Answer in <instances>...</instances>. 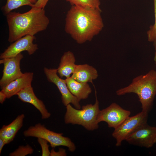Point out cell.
Masks as SVG:
<instances>
[{"mask_svg": "<svg viewBox=\"0 0 156 156\" xmlns=\"http://www.w3.org/2000/svg\"><path fill=\"white\" fill-rule=\"evenodd\" d=\"M101 10L72 5L65 18V30L76 42L92 40L104 27Z\"/></svg>", "mask_w": 156, "mask_h": 156, "instance_id": "1", "label": "cell"}, {"mask_svg": "<svg viewBox=\"0 0 156 156\" xmlns=\"http://www.w3.org/2000/svg\"><path fill=\"white\" fill-rule=\"evenodd\" d=\"M6 16L10 43L27 35L34 36L46 30L49 23L44 9L35 7L23 13L11 12Z\"/></svg>", "mask_w": 156, "mask_h": 156, "instance_id": "2", "label": "cell"}, {"mask_svg": "<svg viewBox=\"0 0 156 156\" xmlns=\"http://www.w3.org/2000/svg\"><path fill=\"white\" fill-rule=\"evenodd\" d=\"M116 93L118 96L131 93L137 94L142 104V111L148 113L156 95V71L151 70L145 75L137 76L129 85L118 90Z\"/></svg>", "mask_w": 156, "mask_h": 156, "instance_id": "3", "label": "cell"}, {"mask_svg": "<svg viewBox=\"0 0 156 156\" xmlns=\"http://www.w3.org/2000/svg\"><path fill=\"white\" fill-rule=\"evenodd\" d=\"M66 107L64 117L66 124L81 125L89 131H93L99 128L97 119L100 110L97 97L94 104L83 105L81 109L74 108L70 104Z\"/></svg>", "mask_w": 156, "mask_h": 156, "instance_id": "4", "label": "cell"}, {"mask_svg": "<svg viewBox=\"0 0 156 156\" xmlns=\"http://www.w3.org/2000/svg\"><path fill=\"white\" fill-rule=\"evenodd\" d=\"M26 137H32L44 139L50 143L53 148L56 146H63L67 147L70 152L76 149L75 144L69 138L63 136V134L58 133L47 129L44 125L38 123L31 126L23 132Z\"/></svg>", "mask_w": 156, "mask_h": 156, "instance_id": "5", "label": "cell"}, {"mask_svg": "<svg viewBox=\"0 0 156 156\" xmlns=\"http://www.w3.org/2000/svg\"><path fill=\"white\" fill-rule=\"evenodd\" d=\"M148 114L142 111L135 116H129L114 129L112 136L116 140V146H120L122 141L126 140L142 125L147 123Z\"/></svg>", "mask_w": 156, "mask_h": 156, "instance_id": "6", "label": "cell"}, {"mask_svg": "<svg viewBox=\"0 0 156 156\" xmlns=\"http://www.w3.org/2000/svg\"><path fill=\"white\" fill-rule=\"evenodd\" d=\"M44 71L48 81L55 84L58 88L61 94V100L63 105L66 106L71 103L75 108L80 109V101L70 91L65 80L58 75L57 69L44 67Z\"/></svg>", "mask_w": 156, "mask_h": 156, "instance_id": "7", "label": "cell"}, {"mask_svg": "<svg viewBox=\"0 0 156 156\" xmlns=\"http://www.w3.org/2000/svg\"><path fill=\"white\" fill-rule=\"evenodd\" d=\"M130 114L129 111L124 109L114 103L106 108L100 110L97 120L98 123L101 122H105L109 127L114 129L120 125Z\"/></svg>", "mask_w": 156, "mask_h": 156, "instance_id": "8", "label": "cell"}, {"mask_svg": "<svg viewBox=\"0 0 156 156\" xmlns=\"http://www.w3.org/2000/svg\"><path fill=\"white\" fill-rule=\"evenodd\" d=\"M23 57V55L21 53L14 57L0 60V64H3V75L0 80L1 89L23 75L20 64Z\"/></svg>", "mask_w": 156, "mask_h": 156, "instance_id": "9", "label": "cell"}, {"mask_svg": "<svg viewBox=\"0 0 156 156\" xmlns=\"http://www.w3.org/2000/svg\"><path fill=\"white\" fill-rule=\"evenodd\" d=\"M156 139V127L142 125L126 140L129 144L147 148L152 147Z\"/></svg>", "mask_w": 156, "mask_h": 156, "instance_id": "10", "label": "cell"}, {"mask_svg": "<svg viewBox=\"0 0 156 156\" xmlns=\"http://www.w3.org/2000/svg\"><path fill=\"white\" fill-rule=\"evenodd\" d=\"M35 38L34 36L27 35L16 40L0 54V59L15 57L23 51L29 55L33 54L38 49V45L33 43Z\"/></svg>", "mask_w": 156, "mask_h": 156, "instance_id": "11", "label": "cell"}, {"mask_svg": "<svg viewBox=\"0 0 156 156\" xmlns=\"http://www.w3.org/2000/svg\"><path fill=\"white\" fill-rule=\"evenodd\" d=\"M16 95L22 101L29 103L34 106L40 112L42 119H47L50 116V113L47 109L43 102L36 96L31 86L23 89Z\"/></svg>", "mask_w": 156, "mask_h": 156, "instance_id": "12", "label": "cell"}, {"mask_svg": "<svg viewBox=\"0 0 156 156\" xmlns=\"http://www.w3.org/2000/svg\"><path fill=\"white\" fill-rule=\"evenodd\" d=\"M33 75L32 72L23 73L21 77L10 83L1 91L5 94L7 98H10L23 89L31 86Z\"/></svg>", "mask_w": 156, "mask_h": 156, "instance_id": "13", "label": "cell"}, {"mask_svg": "<svg viewBox=\"0 0 156 156\" xmlns=\"http://www.w3.org/2000/svg\"><path fill=\"white\" fill-rule=\"evenodd\" d=\"M98 76L97 70L88 64L76 65L71 77L77 81L83 83L92 82Z\"/></svg>", "mask_w": 156, "mask_h": 156, "instance_id": "14", "label": "cell"}, {"mask_svg": "<svg viewBox=\"0 0 156 156\" xmlns=\"http://www.w3.org/2000/svg\"><path fill=\"white\" fill-rule=\"evenodd\" d=\"M25 115L22 114L18 116L10 123L3 125L0 130V138L6 144L12 141L18 132L23 126Z\"/></svg>", "mask_w": 156, "mask_h": 156, "instance_id": "15", "label": "cell"}, {"mask_svg": "<svg viewBox=\"0 0 156 156\" xmlns=\"http://www.w3.org/2000/svg\"><path fill=\"white\" fill-rule=\"evenodd\" d=\"M76 59L73 53L68 51L64 53L60 59L57 69V72L61 78L71 77L75 70Z\"/></svg>", "mask_w": 156, "mask_h": 156, "instance_id": "16", "label": "cell"}, {"mask_svg": "<svg viewBox=\"0 0 156 156\" xmlns=\"http://www.w3.org/2000/svg\"><path fill=\"white\" fill-rule=\"evenodd\" d=\"M65 80L70 91L80 101L88 98L92 92L91 88L88 83L78 82L71 77Z\"/></svg>", "mask_w": 156, "mask_h": 156, "instance_id": "17", "label": "cell"}, {"mask_svg": "<svg viewBox=\"0 0 156 156\" xmlns=\"http://www.w3.org/2000/svg\"><path fill=\"white\" fill-rule=\"evenodd\" d=\"M37 0H7L5 4L1 8L4 14L6 15L15 9L27 5L31 7Z\"/></svg>", "mask_w": 156, "mask_h": 156, "instance_id": "18", "label": "cell"}, {"mask_svg": "<svg viewBox=\"0 0 156 156\" xmlns=\"http://www.w3.org/2000/svg\"><path fill=\"white\" fill-rule=\"evenodd\" d=\"M72 5L89 8L101 10L100 0H66Z\"/></svg>", "mask_w": 156, "mask_h": 156, "instance_id": "19", "label": "cell"}, {"mask_svg": "<svg viewBox=\"0 0 156 156\" xmlns=\"http://www.w3.org/2000/svg\"><path fill=\"white\" fill-rule=\"evenodd\" d=\"M34 150L29 144L25 146H20L13 152L10 153V156H25L33 153Z\"/></svg>", "mask_w": 156, "mask_h": 156, "instance_id": "20", "label": "cell"}, {"mask_svg": "<svg viewBox=\"0 0 156 156\" xmlns=\"http://www.w3.org/2000/svg\"><path fill=\"white\" fill-rule=\"evenodd\" d=\"M155 18L154 24L149 27L147 33L148 41L153 42L156 39V0H153Z\"/></svg>", "mask_w": 156, "mask_h": 156, "instance_id": "21", "label": "cell"}, {"mask_svg": "<svg viewBox=\"0 0 156 156\" xmlns=\"http://www.w3.org/2000/svg\"><path fill=\"white\" fill-rule=\"evenodd\" d=\"M38 141L41 146L42 156H50L51 152L49 149V146L48 141L44 139L39 138H38Z\"/></svg>", "mask_w": 156, "mask_h": 156, "instance_id": "22", "label": "cell"}, {"mask_svg": "<svg viewBox=\"0 0 156 156\" xmlns=\"http://www.w3.org/2000/svg\"><path fill=\"white\" fill-rule=\"evenodd\" d=\"M49 0H37L36 2L32 7L44 9Z\"/></svg>", "mask_w": 156, "mask_h": 156, "instance_id": "23", "label": "cell"}, {"mask_svg": "<svg viewBox=\"0 0 156 156\" xmlns=\"http://www.w3.org/2000/svg\"><path fill=\"white\" fill-rule=\"evenodd\" d=\"M50 156H66V154L65 149L62 148H60L58 151L56 152L53 148L51 151Z\"/></svg>", "mask_w": 156, "mask_h": 156, "instance_id": "24", "label": "cell"}, {"mask_svg": "<svg viewBox=\"0 0 156 156\" xmlns=\"http://www.w3.org/2000/svg\"><path fill=\"white\" fill-rule=\"evenodd\" d=\"M7 97L5 94L2 91L0 92V103L3 104L5 101Z\"/></svg>", "mask_w": 156, "mask_h": 156, "instance_id": "25", "label": "cell"}, {"mask_svg": "<svg viewBox=\"0 0 156 156\" xmlns=\"http://www.w3.org/2000/svg\"><path fill=\"white\" fill-rule=\"evenodd\" d=\"M5 144L4 141L0 138V155H1L3 147Z\"/></svg>", "mask_w": 156, "mask_h": 156, "instance_id": "26", "label": "cell"}, {"mask_svg": "<svg viewBox=\"0 0 156 156\" xmlns=\"http://www.w3.org/2000/svg\"><path fill=\"white\" fill-rule=\"evenodd\" d=\"M153 44L155 47V56L154 57V60L155 62H156V39L153 42Z\"/></svg>", "mask_w": 156, "mask_h": 156, "instance_id": "27", "label": "cell"}, {"mask_svg": "<svg viewBox=\"0 0 156 156\" xmlns=\"http://www.w3.org/2000/svg\"><path fill=\"white\" fill-rule=\"evenodd\" d=\"M155 143H156V140H155Z\"/></svg>", "mask_w": 156, "mask_h": 156, "instance_id": "28", "label": "cell"}, {"mask_svg": "<svg viewBox=\"0 0 156 156\" xmlns=\"http://www.w3.org/2000/svg\"></svg>", "mask_w": 156, "mask_h": 156, "instance_id": "29", "label": "cell"}]
</instances>
